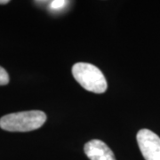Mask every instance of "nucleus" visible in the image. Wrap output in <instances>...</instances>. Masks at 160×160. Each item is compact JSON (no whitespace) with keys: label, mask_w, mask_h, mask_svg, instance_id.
<instances>
[{"label":"nucleus","mask_w":160,"mask_h":160,"mask_svg":"<svg viewBox=\"0 0 160 160\" xmlns=\"http://www.w3.org/2000/svg\"><path fill=\"white\" fill-rule=\"evenodd\" d=\"M138 145L145 160H160V138L148 129L138 132Z\"/></svg>","instance_id":"obj_3"},{"label":"nucleus","mask_w":160,"mask_h":160,"mask_svg":"<svg viewBox=\"0 0 160 160\" xmlns=\"http://www.w3.org/2000/svg\"><path fill=\"white\" fill-rule=\"evenodd\" d=\"M10 1L9 0H0V5H6V4H8Z\"/></svg>","instance_id":"obj_7"},{"label":"nucleus","mask_w":160,"mask_h":160,"mask_svg":"<svg viewBox=\"0 0 160 160\" xmlns=\"http://www.w3.org/2000/svg\"><path fill=\"white\" fill-rule=\"evenodd\" d=\"M68 3V1H64V0H55V1H52L51 7L53 10H59L62 9L64 6H66V4Z\"/></svg>","instance_id":"obj_6"},{"label":"nucleus","mask_w":160,"mask_h":160,"mask_svg":"<svg viewBox=\"0 0 160 160\" xmlns=\"http://www.w3.org/2000/svg\"><path fill=\"white\" fill-rule=\"evenodd\" d=\"M46 121V113L41 110L22 111L2 117L0 128L8 132H29L40 128Z\"/></svg>","instance_id":"obj_1"},{"label":"nucleus","mask_w":160,"mask_h":160,"mask_svg":"<svg viewBox=\"0 0 160 160\" xmlns=\"http://www.w3.org/2000/svg\"><path fill=\"white\" fill-rule=\"evenodd\" d=\"M85 153L90 160H116L113 151L101 140L93 139L85 145Z\"/></svg>","instance_id":"obj_4"},{"label":"nucleus","mask_w":160,"mask_h":160,"mask_svg":"<svg viewBox=\"0 0 160 160\" xmlns=\"http://www.w3.org/2000/svg\"><path fill=\"white\" fill-rule=\"evenodd\" d=\"M72 75L77 82L87 91L103 93L108 88V83L101 69L87 62H78L72 67Z\"/></svg>","instance_id":"obj_2"},{"label":"nucleus","mask_w":160,"mask_h":160,"mask_svg":"<svg viewBox=\"0 0 160 160\" xmlns=\"http://www.w3.org/2000/svg\"><path fill=\"white\" fill-rule=\"evenodd\" d=\"M9 75L4 68L0 66V86H6L9 83Z\"/></svg>","instance_id":"obj_5"}]
</instances>
